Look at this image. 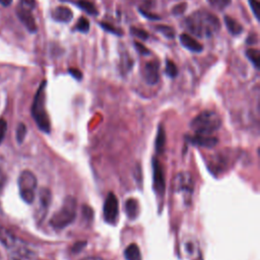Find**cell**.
<instances>
[{
  "instance_id": "cell-1",
  "label": "cell",
  "mask_w": 260,
  "mask_h": 260,
  "mask_svg": "<svg viewBox=\"0 0 260 260\" xmlns=\"http://www.w3.org/2000/svg\"><path fill=\"white\" fill-rule=\"evenodd\" d=\"M188 32L198 38H210L221 30V23L214 14L206 10L192 13L185 20Z\"/></svg>"
},
{
  "instance_id": "cell-2",
  "label": "cell",
  "mask_w": 260,
  "mask_h": 260,
  "mask_svg": "<svg viewBox=\"0 0 260 260\" xmlns=\"http://www.w3.org/2000/svg\"><path fill=\"white\" fill-rule=\"evenodd\" d=\"M221 126L222 119L220 115L210 110L201 112L190 123V127L195 134L204 135H211L213 132L218 131Z\"/></svg>"
},
{
  "instance_id": "cell-3",
  "label": "cell",
  "mask_w": 260,
  "mask_h": 260,
  "mask_svg": "<svg viewBox=\"0 0 260 260\" xmlns=\"http://www.w3.org/2000/svg\"><path fill=\"white\" fill-rule=\"evenodd\" d=\"M45 89L46 81H43L34 99V103L32 106V115L38 127L42 131L45 133H50L51 123L45 108Z\"/></svg>"
},
{
  "instance_id": "cell-4",
  "label": "cell",
  "mask_w": 260,
  "mask_h": 260,
  "mask_svg": "<svg viewBox=\"0 0 260 260\" xmlns=\"http://www.w3.org/2000/svg\"><path fill=\"white\" fill-rule=\"evenodd\" d=\"M77 202L73 196L64 199L62 206L56 211L50 220V225L54 230H63L71 225L76 218Z\"/></svg>"
},
{
  "instance_id": "cell-5",
  "label": "cell",
  "mask_w": 260,
  "mask_h": 260,
  "mask_svg": "<svg viewBox=\"0 0 260 260\" xmlns=\"http://www.w3.org/2000/svg\"><path fill=\"white\" fill-rule=\"evenodd\" d=\"M38 181L34 173L25 170L20 173L18 177V189L21 199L27 203H33L36 198Z\"/></svg>"
},
{
  "instance_id": "cell-6",
  "label": "cell",
  "mask_w": 260,
  "mask_h": 260,
  "mask_svg": "<svg viewBox=\"0 0 260 260\" xmlns=\"http://www.w3.org/2000/svg\"><path fill=\"white\" fill-rule=\"evenodd\" d=\"M173 190L177 195H180L185 204L191 201L194 192V181L189 173L181 172L176 175L173 181Z\"/></svg>"
},
{
  "instance_id": "cell-7",
  "label": "cell",
  "mask_w": 260,
  "mask_h": 260,
  "mask_svg": "<svg viewBox=\"0 0 260 260\" xmlns=\"http://www.w3.org/2000/svg\"><path fill=\"white\" fill-rule=\"evenodd\" d=\"M104 220L110 225H116L119 219V202L113 192L108 193L104 202Z\"/></svg>"
},
{
  "instance_id": "cell-8",
  "label": "cell",
  "mask_w": 260,
  "mask_h": 260,
  "mask_svg": "<svg viewBox=\"0 0 260 260\" xmlns=\"http://www.w3.org/2000/svg\"><path fill=\"white\" fill-rule=\"evenodd\" d=\"M52 194L48 188H42L39 193V204L36 210V219L38 223H42L48 212V208L51 204Z\"/></svg>"
},
{
  "instance_id": "cell-9",
  "label": "cell",
  "mask_w": 260,
  "mask_h": 260,
  "mask_svg": "<svg viewBox=\"0 0 260 260\" xmlns=\"http://www.w3.org/2000/svg\"><path fill=\"white\" fill-rule=\"evenodd\" d=\"M153 180H154V189L158 196L163 197L166 190V180L164 175V170L162 164L157 160L153 159Z\"/></svg>"
},
{
  "instance_id": "cell-10",
  "label": "cell",
  "mask_w": 260,
  "mask_h": 260,
  "mask_svg": "<svg viewBox=\"0 0 260 260\" xmlns=\"http://www.w3.org/2000/svg\"><path fill=\"white\" fill-rule=\"evenodd\" d=\"M159 62L153 60L149 61L144 65L143 69V78L147 84L154 85L158 83L160 79V73H159Z\"/></svg>"
},
{
  "instance_id": "cell-11",
  "label": "cell",
  "mask_w": 260,
  "mask_h": 260,
  "mask_svg": "<svg viewBox=\"0 0 260 260\" xmlns=\"http://www.w3.org/2000/svg\"><path fill=\"white\" fill-rule=\"evenodd\" d=\"M17 16L19 18V20L21 23L24 24V26L31 32V33H35L37 31V24H36V20L32 14V10L24 7V6H19L16 10Z\"/></svg>"
},
{
  "instance_id": "cell-12",
  "label": "cell",
  "mask_w": 260,
  "mask_h": 260,
  "mask_svg": "<svg viewBox=\"0 0 260 260\" xmlns=\"http://www.w3.org/2000/svg\"><path fill=\"white\" fill-rule=\"evenodd\" d=\"M189 142L192 144H196L206 148H212L219 143V139L212 135H204V134H195L191 137H188Z\"/></svg>"
},
{
  "instance_id": "cell-13",
  "label": "cell",
  "mask_w": 260,
  "mask_h": 260,
  "mask_svg": "<svg viewBox=\"0 0 260 260\" xmlns=\"http://www.w3.org/2000/svg\"><path fill=\"white\" fill-rule=\"evenodd\" d=\"M183 247L190 260H203L201 250L196 240H185Z\"/></svg>"
},
{
  "instance_id": "cell-14",
  "label": "cell",
  "mask_w": 260,
  "mask_h": 260,
  "mask_svg": "<svg viewBox=\"0 0 260 260\" xmlns=\"http://www.w3.org/2000/svg\"><path fill=\"white\" fill-rule=\"evenodd\" d=\"M0 242L9 250L18 243V239H16L11 231L3 226H0Z\"/></svg>"
},
{
  "instance_id": "cell-15",
  "label": "cell",
  "mask_w": 260,
  "mask_h": 260,
  "mask_svg": "<svg viewBox=\"0 0 260 260\" xmlns=\"http://www.w3.org/2000/svg\"><path fill=\"white\" fill-rule=\"evenodd\" d=\"M72 16L71 9L66 6H58L52 11V17L59 23H68L72 19Z\"/></svg>"
},
{
  "instance_id": "cell-16",
  "label": "cell",
  "mask_w": 260,
  "mask_h": 260,
  "mask_svg": "<svg viewBox=\"0 0 260 260\" xmlns=\"http://www.w3.org/2000/svg\"><path fill=\"white\" fill-rule=\"evenodd\" d=\"M180 42L183 47H185L186 49L192 52H201L203 50V47L200 43L193 39L188 34H182L180 36Z\"/></svg>"
},
{
  "instance_id": "cell-17",
  "label": "cell",
  "mask_w": 260,
  "mask_h": 260,
  "mask_svg": "<svg viewBox=\"0 0 260 260\" xmlns=\"http://www.w3.org/2000/svg\"><path fill=\"white\" fill-rule=\"evenodd\" d=\"M125 211L130 220H135L138 215V202L135 198H129L125 203Z\"/></svg>"
},
{
  "instance_id": "cell-18",
  "label": "cell",
  "mask_w": 260,
  "mask_h": 260,
  "mask_svg": "<svg viewBox=\"0 0 260 260\" xmlns=\"http://www.w3.org/2000/svg\"><path fill=\"white\" fill-rule=\"evenodd\" d=\"M124 256L126 260H142L140 249L135 243L127 246V248L124 251Z\"/></svg>"
},
{
  "instance_id": "cell-19",
  "label": "cell",
  "mask_w": 260,
  "mask_h": 260,
  "mask_svg": "<svg viewBox=\"0 0 260 260\" xmlns=\"http://www.w3.org/2000/svg\"><path fill=\"white\" fill-rule=\"evenodd\" d=\"M225 23L232 35H240L243 32V27L231 16H225Z\"/></svg>"
},
{
  "instance_id": "cell-20",
  "label": "cell",
  "mask_w": 260,
  "mask_h": 260,
  "mask_svg": "<svg viewBox=\"0 0 260 260\" xmlns=\"http://www.w3.org/2000/svg\"><path fill=\"white\" fill-rule=\"evenodd\" d=\"M166 145V132L163 125H160L156 138V150L158 154H163Z\"/></svg>"
},
{
  "instance_id": "cell-21",
  "label": "cell",
  "mask_w": 260,
  "mask_h": 260,
  "mask_svg": "<svg viewBox=\"0 0 260 260\" xmlns=\"http://www.w3.org/2000/svg\"><path fill=\"white\" fill-rule=\"evenodd\" d=\"M76 5L79 8H81L82 10H84L86 13L92 14V15L98 14V10H97V7L95 6V4L90 2V1H86V0H79V1L76 2Z\"/></svg>"
},
{
  "instance_id": "cell-22",
  "label": "cell",
  "mask_w": 260,
  "mask_h": 260,
  "mask_svg": "<svg viewBox=\"0 0 260 260\" xmlns=\"http://www.w3.org/2000/svg\"><path fill=\"white\" fill-rule=\"evenodd\" d=\"M207 1L211 7L218 10L225 9L231 3V0H207Z\"/></svg>"
},
{
  "instance_id": "cell-23",
  "label": "cell",
  "mask_w": 260,
  "mask_h": 260,
  "mask_svg": "<svg viewBox=\"0 0 260 260\" xmlns=\"http://www.w3.org/2000/svg\"><path fill=\"white\" fill-rule=\"evenodd\" d=\"M246 56L253 63V65L256 68L259 67V58H260L259 50H257V49H249L246 52Z\"/></svg>"
},
{
  "instance_id": "cell-24",
  "label": "cell",
  "mask_w": 260,
  "mask_h": 260,
  "mask_svg": "<svg viewBox=\"0 0 260 260\" xmlns=\"http://www.w3.org/2000/svg\"><path fill=\"white\" fill-rule=\"evenodd\" d=\"M166 73L170 77H176L178 74V68L176 64L172 60H167L166 62Z\"/></svg>"
},
{
  "instance_id": "cell-25",
  "label": "cell",
  "mask_w": 260,
  "mask_h": 260,
  "mask_svg": "<svg viewBox=\"0 0 260 260\" xmlns=\"http://www.w3.org/2000/svg\"><path fill=\"white\" fill-rule=\"evenodd\" d=\"M75 29L81 33H88L90 30V23L85 17H80L76 23Z\"/></svg>"
},
{
  "instance_id": "cell-26",
  "label": "cell",
  "mask_w": 260,
  "mask_h": 260,
  "mask_svg": "<svg viewBox=\"0 0 260 260\" xmlns=\"http://www.w3.org/2000/svg\"><path fill=\"white\" fill-rule=\"evenodd\" d=\"M26 134H27V127L25 124H19L18 127H17V130H16V139L19 143H21L24 141L25 137H26Z\"/></svg>"
},
{
  "instance_id": "cell-27",
  "label": "cell",
  "mask_w": 260,
  "mask_h": 260,
  "mask_svg": "<svg viewBox=\"0 0 260 260\" xmlns=\"http://www.w3.org/2000/svg\"><path fill=\"white\" fill-rule=\"evenodd\" d=\"M157 30L161 34L166 36L167 38H174V36H175L174 29L169 27V26H159V27H157Z\"/></svg>"
},
{
  "instance_id": "cell-28",
  "label": "cell",
  "mask_w": 260,
  "mask_h": 260,
  "mask_svg": "<svg viewBox=\"0 0 260 260\" xmlns=\"http://www.w3.org/2000/svg\"><path fill=\"white\" fill-rule=\"evenodd\" d=\"M130 32L133 36H135L136 38L140 39V40H146L148 38V34L147 32H145L144 30L138 29V28H131L130 29Z\"/></svg>"
},
{
  "instance_id": "cell-29",
  "label": "cell",
  "mask_w": 260,
  "mask_h": 260,
  "mask_svg": "<svg viewBox=\"0 0 260 260\" xmlns=\"http://www.w3.org/2000/svg\"><path fill=\"white\" fill-rule=\"evenodd\" d=\"M249 4H250V7L255 17L258 19L259 18V9H260V4L258 2V0H249Z\"/></svg>"
},
{
  "instance_id": "cell-30",
  "label": "cell",
  "mask_w": 260,
  "mask_h": 260,
  "mask_svg": "<svg viewBox=\"0 0 260 260\" xmlns=\"http://www.w3.org/2000/svg\"><path fill=\"white\" fill-rule=\"evenodd\" d=\"M7 130V123L4 119H0V143L5 137V133Z\"/></svg>"
},
{
  "instance_id": "cell-31",
  "label": "cell",
  "mask_w": 260,
  "mask_h": 260,
  "mask_svg": "<svg viewBox=\"0 0 260 260\" xmlns=\"http://www.w3.org/2000/svg\"><path fill=\"white\" fill-rule=\"evenodd\" d=\"M101 26L103 29H105L106 31L108 32H111L112 34H115V35H118V36H121L122 35V32L119 30V29H116L114 27H112L111 25L107 24V23H101Z\"/></svg>"
},
{
  "instance_id": "cell-32",
  "label": "cell",
  "mask_w": 260,
  "mask_h": 260,
  "mask_svg": "<svg viewBox=\"0 0 260 260\" xmlns=\"http://www.w3.org/2000/svg\"><path fill=\"white\" fill-rule=\"evenodd\" d=\"M5 182H6L5 173H4V171L2 170V168L0 167V194H1V192H2L3 188H4Z\"/></svg>"
},
{
  "instance_id": "cell-33",
  "label": "cell",
  "mask_w": 260,
  "mask_h": 260,
  "mask_svg": "<svg viewBox=\"0 0 260 260\" xmlns=\"http://www.w3.org/2000/svg\"><path fill=\"white\" fill-rule=\"evenodd\" d=\"M21 6L32 10L36 6V2L35 0H21Z\"/></svg>"
},
{
  "instance_id": "cell-34",
  "label": "cell",
  "mask_w": 260,
  "mask_h": 260,
  "mask_svg": "<svg viewBox=\"0 0 260 260\" xmlns=\"http://www.w3.org/2000/svg\"><path fill=\"white\" fill-rule=\"evenodd\" d=\"M186 6H187L186 3H181V4H179V5H176V6L174 7V9H173V13L176 14V15L182 14V13L185 11Z\"/></svg>"
},
{
  "instance_id": "cell-35",
  "label": "cell",
  "mask_w": 260,
  "mask_h": 260,
  "mask_svg": "<svg viewBox=\"0 0 260 260\" xmlns=\"http://www.w3.org/2000/svg\"><path fill=\"white\" fill-rule=\"evenodd\" d=\"M135 47L137 48V51H139L140 54L142 55H148L149 54V51L147 50L146 47H144L142 44H140V43H135Z\"/></svg>"
},
{
  "instance_id": "cell-36",
  "label": "cell",
  "mask_w": 260,
  "mask_h": 260,
  "mask_svg": "<svg viewBox=\"0 0 260 260\" xmlns=\"http://www.w3.org/2000/svg\"><path fill=\"white\" fill-rule=\"evenodd\" d=\"M69 73H70L74 78H76L77 80H80V79L82 78V73H81V71L78 70V69H76V68H70V69H69Z\"/></svg>"
},
{
  "instance_id": "cell-37",
  "label": "cell",
  "mask_w": 260,
  "mask_h": 260,
  "mask_svg": "<svg viewBox=\"0 0 260 260\" xmlns=\"http://www.w3.org/2000/svg\"><path fill=\"white\" fill-rule=\"evenodd\" d=\"M86 245V242L85 241H83V242H77L75 245H73V247H72V251L74 252V253H78L79 251H81L82 249H83V247Z\"/></svg>"
},
{
  "instance_id": "cell-38",
  "label": "cell",
  "mask_w": 260,
  "mask_h": 260,
  "mask_svg": "<svg viewBox=\"0 0 260 260\" xmlns=\"http://www.w3.org/2000/svg\"><path fill=\"white\" fill-rule=\"evenodd\" d=\"M140 12L147 18L149 19H160V17L156 14H153V13H149L147 10H143V9H140Z\"/></svg>"
},
{
  "instance_id": "cell-39",
  "label": "cell",
  "mask_w": 260,
  "mask_h": 260,
  "mask_svg": "<svg viewBox=\"0 0 260 260\" xmlns=\"http://www.w3.org/2000/svg\"><path fill=\"white\" fill-rule=\"evenodd\" d=\"M12 2V0H0V4L3 6H9Z\"/></svg>"
},
{
  "instance_id": "cell-40",
  "label": "cell",
  "mask_w": 260,
  "mask_h": 260,
  "mask_svg": "<svg viewBox=\"0 0 260 260\" xmlns=\"http://www.w3.org/2000/svg\"><path fill=\"white\" fill-rule=\"evenodd\" d=\"M81 260H104V259L101 258V257H98V256H91V257H85Z\"/></svg>"
},
{
  "instance_id": "cell-41",
  "label": "cell",
  "mask_w": 260,
  "mask_h": 260,
  "mask_svg": "<svg viewBox=\"0 0 260 260\" xmlns=\"http://www.w3.org/2000/svg\"><path fill=\"white\" fill-rule=\"evenodd\" d=\"M0 260H3V258H2V256H1V254H0Z\"/></svg>"
}]
</instances>
